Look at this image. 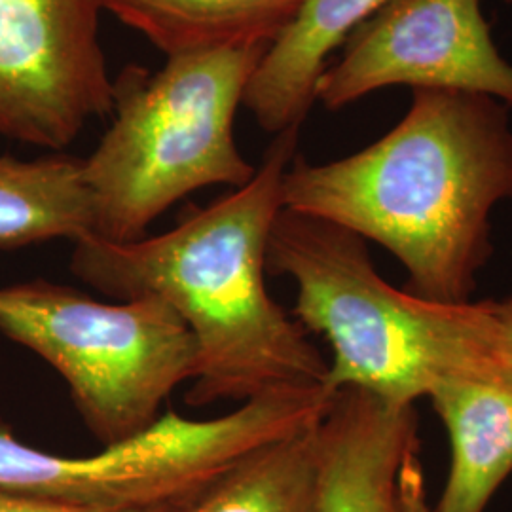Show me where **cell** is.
Returning <instances> with one entry per match:
<instances>
[{"instance_id": "1", "label": "cell", "mask_w": 512, "mask_h": 512, "mask_svg": "<svg viewBox=\"0 0 512 512\" xmlns=\"http://www.w3.org/2000/svg\"><path fill=\"white\" fill-rule=\"evenodd\" d=\"M298 139L300 128L274 135L249 183L165 234L74 241L71 270L80 281L120 302L156 298L192 332L198 370L186 395L190 406L247 403L275 389L327 382L329 363L308 330L266 287L268 241Z\"/></svg>"}, {"instance_id": "2", "label": "cell", "mask_w": 512, "mask_h": 512, "mask_svg": "<svg viewBox=\"0 0 512 512\" xmlns=\"http://www.w3.org/2000/svg\"><path fill=\"white\" fill-rule=\"evenodd\" d=\"M512 200L511 109L476 93L412 90L401 122L346 158L283 179V207L382 245L412 294L469 302L494 253L492 211Z\"/></svg>"}, {"instance_id": "3", "label": "cell", "mask_w": 512, "mask_h": 512, "mask_svg": "<svg viewBox=\"0 0 512 512\" xmlns=\"http://www.w3.org/2000/svg\"><path fill=\"white\" fill-rule=\"evenodd\" d=\"M266 270L296 287L294 317L332 349L327 389L410 406L444 380L512 366L492 300L442 304L391 287L366 239L291 209L275 219Z\"/></svg>"}, {"instance_id": "4", "label": "cell", "mask_w": 512, "mask_h": 512, "mask_svg": "<svg viewBox=\"0 0 512 512\" xmlns=\"http://www.w3.org/2000/svg\"><path fill=\"white\" fill-rule=\"evenodd\" d=\"M268 48L167 57L156 73L128 67L114 80V120L84 160L93 234L112 243L148 226L188 194L256 173L236 143V116Z\"/></svg>"}, {"instance_id": "5", "label": "cell", "mask_w": 512, "mask_h": 512, "mask_svg": "<svg viewBox=\"0 0 512 512\" xmlns=\"http://www.w3.org/2000/svg\"><path fill=\"white\" fill-rule=\"evenodd\" d=\"M327 385L258 395L215 420L162 414L93 456H57L16 439L0 421V490L107 512L190 507L234 465L321 420Z\"/></svg>"}, {"instance_id": "6", "label": "cell", "mask_w": 512, "mask_h": 512, "mask_svg": "<svg viewBox=\"0 0 512 512\" xmlns=\"http://www.w3.org/2000/svg\"><path fill=\"white\" fill-rule=\"evenodd\" d=\"M0 332L59 372L103 446L147 429L198 370L192 332L156 298L103 304L44 279L0 287Z\"/></svg>"}, {"instance_id": "7", "label": "cell", "mask_w": 512, "mask_h": 512, "mask_svg": "<svg viewBox=\"0 0 512 512\" xmlns=\"http://www.w3.org/2000/svg\"><path fill=\"white\" fill-rule=\"evenodd\" d=\"M393 86L486 95L512 110V61L482 0H389L342 44L315 99L342 110Z\"/></svg>"}, {"instance_id": "8", "label": "cell", "mask_w": 512, "mask_h": 512, "mask_svg": "<svg viewBox=\"0 0 512 512\" xmlns=\"http://www.w3.org/2000/svg\"><path fill=\"white\" fill-rule=\"evenodd\" d=\"M99 0H0V137L63 150L112 112Z\"/></svg>"}, {"instance_id": "9", "label": "cell", "mask_w": 512, "mask_h": 512, "mask_svg": "<svg viewBox=\"0 0 512 512\" xmlns=\"http://www.w3.org/2000/svg\"><path fill=\"white\" fill-rule=\"evenodd\" d=\"M420 444L414 404L357 387L334 391L315 427L317 512H391L406 454Z\"/></svg>"}, {"instance_id": "10", "label": "cell", "mask_w": 512, "mask_h": 512, "mask_svg": "<svg viewBox=\"0 0 512 512\" xmlns=\"http://www.w3.org/2000/svg\"><path fill=\"white\" fill-rule=\"evenodd\" d=\"M450 437L437 512H484L512 473V366L459 374L427 397Z\"/></svg>"}, {"instance_id": "11", "label": "cell", "mask_w": 512, "mask_h": 512, "mask_svg": "<svg viewBox=\"0 0 512 512\" xmlns=\"http://www.w3.org/2000/svg\"><path fill=\"white\" fill-rule=\"evenodd\" d=\"M389 0H304L293 23L262 55L243 105L277 135L300 128L317 103V82L330 55Z\"/></svg>"}, {"instance_id": "12", "label": "cell", "mask_w": 512, "mask_h": 512, "mask_svg": "<svg viewBox=\"0 0 512 512\" xmlns=\"http://www.w3.org/2000/svg\"><path fill=\"white\" fill-rule=\"evenodd\" d=\"M165 57L270 48L304 0H99Z\"/></svg>"}, {"instance_id": "13", "label": "cell", "mask_w": 512, "mask_h": 512, "mask_svg": "<svg viewBox=\"0 0 512 512\" xmlns=\"http://www.w3.org/2000/svg\"><path fill=\"white\" fill-rule=\"evenodd\" d=\"M93 234L84 160L52 154L23 162L0 156V251Z\"/></svg>"}, {"instance_id": "14", "label": "cell", "mask_w": 512, "mask_h": 512, "mask_svg": "<svg viewBox=\"0 0 512 512\" xmlns=\"http://www.w3.org/2000/svg\"><path fill=\"white\" fill-rule=\"evenodd\" d=\"M317 423L241 459L184 512H317Z\"/></svg>"}, {"instance_id": "15", "label": "cell", "mask_w": 512, "mask_h": 512, "mask_svg": "<svg viewBox=\"0 0 512 512\" xmlns=\"http://www.w3.org/2000/svg\"><path fill=\"white\" fill-rule=\"evenodd\" d=\"M391 512H437L427 497L420 444L406 454L403 465L399 469Z\"/></svg>"}, {"instance_id": "16", "label": "cell", "mask_w": 512, "mask_h": 512, "mask_svg": "<svg viewBox=\"0 0 512 512\" xmlns=\"http://www.w3.org/2000/svg\"><path fill=\"white\" fill-rule=\"evenodd\" d=\"M188 507L179 509H152V511H131V512H184ZM0 512H107L95 511V509H84V507H74V505H65L57 501H48L40 497H31V495L12 494L0 490Z\"/></svg>"}, {"instance_id": "17", "label": "cell", "mask_w": 512, "mask_h": 512, "mask_svg": "<svg viewBox=\"0 0 512 512\" xmlns=\"http://www.w3.org/2000/svg\"><path fill=\"white\" fill-rule=\"evenodd\" d=\"M492 308H494L495 319L501 327L503 338H505V346L509 349V355L512 359V294L507 296L505 300H492Z\"/></svg>"}, {"instance_id": "18", "label": "cell", "mask_w": 512, "mask_h": 512, "mask_svg": "<svg viewBox=\"0 0 512 512\" xmlns=\"http://www.w3.org/2000/svg\"><path fill=\"white\" fill-rule=\"evenodd\" d=\"M503 2H507V4H511L512 0H503Z\"/></svg>"}]
</instances>
